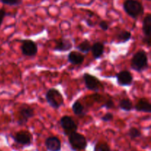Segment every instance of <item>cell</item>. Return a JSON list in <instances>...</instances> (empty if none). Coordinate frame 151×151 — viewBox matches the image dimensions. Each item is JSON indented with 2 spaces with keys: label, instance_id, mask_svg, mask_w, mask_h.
<instances>
[{
  "label": "cell",
  "instance_id": "ffe728a7",
  "mask_svg": "<svg viewBox=\"0 0 151 151\" xmlns=\"http://www.w3.org/2000/svg\"><path fill=\"white\" fill-rule=\"evenodd\" d=\"M131 38V33L129 31L122 30L119 32L116 35V40L119 42L125 43Z\"/></svg>",
  "mask_w": 151,
  "mask_h": 151
},
{
  "label": "cell",
  "instance_id": "4fadbf2b",
  "mask_svg": "<svg viewBox=\"0 0 151 151\" xmlns=\"http://www.w3.org/2000/svg\"><path fill=\"white\" fill-rule=\"evenodd\" d=\"M68 61L73 65H81L85 60L83 55L80 52L72 51L67 56Z\"/></svg>",
  "mask_w": 151,
  "mask_h": 151
},
{
  "label": "cell",
  "instance_id": "6da1fadb",
  "mask_svg": "<svg viewBox=\"0 0 151 151\" xmlns=\"http://www.w3.org/2000/svg\"><path fill=\"white\" fill-rule=\"evenodd\" d=\"M131 66L136 72L145 71L148 68V58L146 52L142 50L137 52L131 59Z\"/></svg>",
  "mask_w": 151,
  "mask_h": 151
},
{
  "label": "cell",
  "instance_id": "2e32d148",
  "mask_svg": "<svg viewBox=\"0 0 151 151\" xmlns=\"http://www.w3.org/2000/svg\"><path fill=\"white\" fill-rule=\"evenodd\" d=\"M91 51L95 59L100 58L104 53V45L100 42H96L91 46Z\"/></svg>",
  "mask_w": 151,
  "mask_h": 151
},
{
  "label": "cell",
  "instance_id": "44dd1931",
  "mask_svg": "<svg viewBox=\"0 0 151 151\" xmlns=\"http://www.w3.org/2000/svg\"><path fill=\"white\" fill-rule=\"evenodd\" d=\"M128 135L129 136L131 139H137L141 137L142 133L139 129L135 128V127H132L128 131Z\"/></svg>",
  "mask_w": 151,
  "mask_h": 151
},
{
  "label": "cell",
  "instance_id": "8fae6325",
  "mask_svg": "<svg viewBox=\"0 0 151 151\" xmlns=\"http://www.w3.org/2000/svg\"><path fill=\"white\" fill-rule=\"evenodd\" d=\"M45 146L49 151H60L61 142L56 137H50L45 140Z\"/></svg>",
  "mask_w": 151,
  "mask_h": 151
},
{
  "label": "cell",
  "instance_id": "5bb4252c",
  "mask_svg": "<svg viewBox=\"0 0 151 151\" xmlns=\"http://www.w3.org/2000/svg\"><path fill=\"white\" fill-rule=\"evenodd\" d=\"M135 109L139 112L151 113V104L145 98H141L135 105Z\"/></svg>",
  "mask_w": 151,
  "mask_h": 151
},
{
  "label": "cell",
  "instance_id": "8992f818",
  "mask_svg": "<svg viewBox=\"0 0 151 151\" xmlns=\"http://www.w3.org/2000/svg\"><path fill=\"white\" fill-rule=\"evenodd\" d=\"M84 83L87 89L94 91H98L101 88H103V84L100 82V80L95 76L90 75L88 73L83 74Z\"/></svg>",
  "mask_w": 151,
  "mask_h": 151
},
{
  "label": "cell",
  "instance_id": "7a4b0ae2",
  "mask_svg": "<svg viewBox=\"0 0 151 151\" xmlns=\"http://www.w3.org/2000/svg\"><path fill=\"white\" fill-rule=\"evenodd\" d=\"M123 9L125 13L133 19H137L144 14V7L138 0H125L123 3Z\"/></svg>",
  "mask_w": 151,
  "mask_h": 151
},
{
  "label": "cell",
  "instance_id": "3957f363",
  "mask_svg": "<svg viewBox=\"0 0 151 151\" xmlns=\"http://www.w3.org/2000/svg\"><path fill=\"white\" fill-rule=\"evenodd\" d=\"M45 97L48 104L55 109H58L64 103L61 93L55 88L49 89L46 93Z\"/></svg>",
  "mask_w": 151,
  "mask_h": 151
},
{
  "label": "cell",
  "instance_id": "d6986e66",
  "mask_svg": "<svg viewBox=\"0 0 151 151\" xmlns=\"http://www.w3.org/2000/svg\"><path fill=\"white\" fill-rule=\"evenodd\" d=\"M91 44L89 42V41L87 39H85L77 47V49L81 53H88V52L91 51Z\"/></svg>",
  "mask_w": 151,
  "mask_h": 151
},
{
  "label": "cell",
  "instance_id": "83f0119b",
  "mask_svg": "<svg viewBox=\"0 0 151 151\" xmlns=\"http://www.w3.org/2000/svg\"><path fill=\"white\" fill-rule=\"evenodd\" d=\"M147 1H150V0H147Z\"/></svg>",
  "mask_w": 151,
  "mask_h": 151
},
{
  "label": "cell",
  "instance_id": "d4e9b609",
  "mask_svg": "<svg viewBox=\"0 0 151 151\" xmlns=\"http://www.w3.org/2000/svg\"><path fill=\"white\" fill-rule=\"evenodd\" d=\"M113 119H114V115L112 114L111 113H106V114L103 115L101 118L102 121H103V122H111V121L113 120Z\"/></svg>",
  "mask_w": 151,
  "mask_h": 151
},
{
  "label": "cell",
  "instance_id": "52a82bcc",
  "mask_svg": "<svg viewBox=\"0 0 151 151\" xmlns=\"http://www.w3.org/2000/svg\"><path fill=\"white\" fill-rule=\"evenodd\" d=\"M22 53L24 56L33 57L38 52V46L30 39L22 40V44L21 46Z\"/></svg>",
  "mask_w": 151,
  "mask_h": 151
},
{
  "label": "cell",
  "instance_id": "e0dca14e",
  "mask_svg": "<svg viewBox=\"0 0 151 151\" xmlns=\"http://www.w3.org/2000/svg\"><path fill=\"white\" fill-rule=\"evenodd\" d=\"M72 111H73V113L78 116H83L86 115L84 106L78 100H77L73 103Z\"/></svg>",
  "mask_w": 151,
  "mask_h": 151
},
{
  "label": "cell",
  "instance_id": "603a6c76",
  "mask_svg": "<svg viewBox=\"0 0 151 151\" xmlns=\"http://www.w3.org/2000/svg\"><path fill=\"white\" fill-rule=\"evenodd\" d=\"M2 4L10 6H18L22 3V0H0Z\"/></svg>",
  "mask_w": 151,
  "mask_h": 151
},
{
  "label": "cell",
  "instance_id": "9c48e42d",
  "mask_svg": "<svg viewBox=\"0 0 151 151\" xmlns=\"http://www.w3.org/2000/svg\"><path fill=\"white\" fill-rule=\"evenodd\" d=\"M12 137L16 143L22 145H29L32 143V135L28 131H20Z\"/></svg>",
  "mask_w": 151,
  "mask_h": 151
},
{
  "label": "cell",
  "instance_id": "277c9868",
  "mask_svg": "<svg viewBox=\"0 0 151 151\" xmlns=\"http://www.w3.org/2000/svg\"><path fill=\"white\" fill-rule=\"evenodd\" d=\"M68 139L69 145L73 150H82L87 147L86 138L80 133H72Z\"/></svg>",
  "mask_w": 151,
  "mask_h": 151
},
{
  "label": "cell",
  "instance_id": "cb8c5ba5",
  "mask_svg": "<svg viewBox=\"0 0 151 151\" xmlns=\"http://www.w3.org/2000/svg\"><path fill=\"white\" fill-rule=\"evenodd\" d=\"M103 107L106 109H111L115 107V105L113 100H112L111 99H109V100H108L103 105Z\"/></svg>",
  "mask_w": 151,
  "mask_h": 151
},
{
  "label": "cell",
  "instance_id": "5b68a950",
  "mask_svg": "<svg viewBox=\"0 0 151 151\" xmlns=\"http://www.w3.org/2000/svg\"><path fill=\"white\" fill-rule=\"evenodd\" d=\"M60 124L66 136L69 137L72 133L77 132L78 125L71 116L66 115L62 116L60 119Z\"/></svg>",
  "mask_w": 151,
  "mask_h": 151
},
{
  "label": "cell",
  "instance_id": "ac0fdd59",
  "mask_svg": "<svg viewBox=\"0 0 151 151\" xmlns=\"http://www.w3.org/2000/svg\"><path fill=\"white\" fill-rule=\"evenodd\" d=\"M119 109L125 111H130L134 108L132 101L128 98H124L121 100L119 103Z\"/></svg>",
  "mask_w": 151,
  "mask_h": 151
},
{
  "label": "cell",
  "instance_id": "7402d4cb",
  "mask_svg": "<svg viewBox=\"0 0 151 151\" xmlns=\"http://www.w3.org/2000/svg\"><path fill=\"white\" fill-rule=\"evenodd\" d=\"M94 151H111V150L107 143L100 142L96 145Z\"/></svg>",
  "mask_w": 151,
  "mask_h": 151
},
{
  "label": "cell",
  "instance_id": "ba28073f",
  "mask_svg": "<svg viewBox=\"0 0 151 151\" xmlns=\"http://www.w3.org/2000/svg\"><path fill=\"white\" fill-rule=\"evenodd\" d=\"M34 109L29 106H24L21 107L19 111V119L18 124L19 125H24L27 123L28 120L34 116Z\"/></svg>",
  "mask_w": 151,
  "mask_h": 151
},
{
  "label": "cell",
  "instance_id": "7c38bea8",
  "mask_svg": "<svg viewBox=\"0 0 151 151\" xmlns=\"http://www.w3.org/2000/svg\"><path fill=\"white\" fill-rule=\"evenodd\" d=\"M73 47V44L69 39L60 38L56 41V45L54 50L58 52H67L70 50Z\"/></svg>",
  "mask_w": 151,
  "mask_h": 151
},
{
  "label": "cell",
  "instance_id": "9a60e30c",
  "mask_svg": "<svg viewBox=\"0 0 151 151\" xmlns=\"http://www.w3.org/2000/svg\"><path fill=\"white\" fill-rule=\"evenodd\" d=\"M151 15L150 13L147 15L143 19L142 31L144 34V38L151 39Z\"/></svg>",
  "mask_w": 151,
  "mask_h": 151
},
{
  "label": "cell",
  "instance_id": "484cf974",
  "mask_svg": "<svg viewBox=\"0 0 151 151\" xmlns=\"http://www.w3.org/2000/svg\"><path fill=\"white\" fill-rule=\"evenodd\" d=\"M99 26H100V27L104 31H107L109 28V24H108V22H106V21H101V22H100V24H99Z\"/></svg>",
  "mask_w": 151,
  "mask_h": 151
},
{
  "label": "cell",
  "instance_id": "30bf717a",
  "mask_svg": "<svg viewBox=\"0 0 151 151\" xmlns=\"http://www.w3.org/2000/svg\"><path fill=\"white\" fill-rule=\"evenodd\" d=\"M116 77L117 83L119 86H128L133 83V76L129 71H121L116 75Z\"/></svg>",
  "mask_w": 151,
  "mask_h": 151
},
{
  "label": "cell",
  "instance_id": "4316f807",
  "mask_svg": "<svg viewBox=\"0 0 151 151\" xmlns=\"http://www.w3.org/2000/svg\"><path fill=\"white\" fill-rule=\"evenodd\" d=\"M6 15H7V13H6L5 10H4V8L0 9V27H1V25L2 24L3 20H4Z\"/></svg>",
  "mask_w": 151,
  "mask_h": 151
}]
</instances>
